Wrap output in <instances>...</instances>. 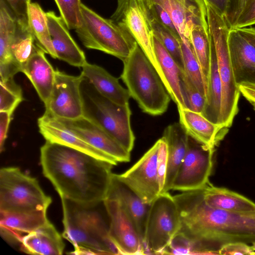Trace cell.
I'll return each mask as SVG.
<instances>
[{"mask_svg":"<svg viewBox=\"0 0 255 255\" xmlns=\"http://www.w3.org/2000/svg\"><path fill=\"white\" fill-rule=\"evenodd\" d=\"M111 19L133 37L158 72L153 34L141 0H117V6Z\"/></svg>","mask_w":255,"mask_h":255,"instance_id":"8fae6325","label":"cell"},{"mask_svg":"<svg viewBox=\"0 0 255 255\" xmlns=\"http://www.w3.org/2000/svg\"><path fill=\"white\" fill-rule=\"evenodd\" d=\"M12 114L6 111L0 112V150H3L5 139Z\"/></svg>","mask_w":255,"mask_h":255,"instance_id":"f6af8a7d","label":"cell"},{"mask_svg":"<svg viewBox=\"0 0 255 255\" xmlns=\"http://www.w3.org/2000/svg\"><path fill=\"white\" fill-rule=\"evenodd\" d=\"M16 25V18L4 0H0V80L13 78L21 72L10 51Z\"/></svg>","mask_w":255,"mask_h":255,"instance_id":"603a6c76","label":"cell"},{"mask_svg":"<svg viewBox=\"0 0 255 255\" xmlns=\"http://www.w3.org/2000/svg\"><path fill=\"white\" fill-rule=\"evenodd\" d=\"M83 116L92 120L130 152L135 136L129 104L120 105L101 95L85 77L81 86Z\"/></svg>","mask_w":255,"mask_h":255,"instance_id":"8992f818","label":"cell"},{"mask_svg":"<svg viewBox=\"0 0 255 255\" xmlns=\"http://www.w3.org/2000/svg\"><path fill=\"white\" fill-rule=\"evenodd\" d=\"M190 42L199 63L206 88L211 59V44L208 28L203 27L193 28L190 34Z\"/></svg>","mask_w":255,"mask_h":255,"instance_id":"d6a6232c","label":"cell"},{"mask_svg":"<svg viewBox=\"0 0 255 255\" xmlns=\"http://www.w3.org/2000/svg\"><path fill=\"white\" fill-rule=\"evenodd\" d=\"M28 23L36 45L45 53L57 59L49 33L45 12L37 2H30L28 9Z\"/></svg>","mask_w":255,"mask_h":255,"instance_id":"4dcf8cb0","label":"cell"},{"mask_svg":"<svg viewBox=\"0 0 255 255\" xmlns=\"http://www.w3.org/2000/svg\"><path fill=\"white\" fill-rule=\"evenodd\" d=\"M46 211L0 212L1 235L6 240L20 243L22 234L30 233L49 221Z\"/></svg>","mask_w":255,"mask_h":255,"instance_id":"44dd1931","label":"cell"},{"mask_svg":"<svg viewBox=\"0 0 255 255\" xmlns=\"http://www.w3.org/2000/svg\"><path fill=\"white\" fill-rule=\"evenodd\" d=\"M16 20L10 51L14 62L21 68L22 71L23 66L39 47L35 43L28 21L17 19Z\"/></svg>","mask_w":255,"mask_h":255,"instance_id":"1f68e13d","label":"cell"},{"mask_svg":"<svg viewBox=\"0 0 255 255\" xmlns=\"http://www.w3.org/2000/svg\"><path fill=\"white\" fill-rule=\"evenodd\" d=\"M23 100L22 89L15 82L13 78L0 80V112L6 111L13 114Z\"/></svg>","mask_w":255,"mask_h":255,"instance_id":"d590c367","label":"cell"},{"mask_svg":"<svg viewBox=\"0 0 255 255\" xmlns=\"http://www.w3.org/2000/svg\"><path fill=\"white\" fill-rule=\"evenodd\" d=\"M104 205L109 222L110 237L121 255H143V245L136 228L121 202L106 196Z\"/></svg>","mask_w":255,"mask_h":255,"instance_id":"5bb4252c","label":"cell"},{"mask_svg":"<svg viewBox=\"0 0 255 255\" xmlns=\"http://www.w3.org/2000/svg\"><path fill=\"white\" fill-rule=\"evenodd\" d=\"M46 15L57 59L72 66L82 67L87 62L84 52L71 36L63 19L53 11L46 12Z\"/></svg>","mask_w":255,"mask_h":255,"instance_id":"d6986e66","label":"cell"},{"mask_svg":"<svg viewBox=\"0 0 255 255\" xmlns=\"http://www.w3.org/2000/svg\"><path fill=\"white\" fill-rule=\"evenodd\" d=\"M85 77L55 70V80L45 112L61 119H74L83 116L81 84Z\"/></svg>","mask_w":255,"mask_h":255,"instance_id":"7c38bea8","label":"cell"},{"mask_svg":"<svg viewBox=\"0 0 255 255\" xmlns=\"http://www.w3.org/2000/svg\"><path fill=\"white\" fill-rule=\"evenodd\" d=\"M204 199L210 207L231 213L255 216V203L242 195L225 188L213 186L210 181L204 187Z\"/></svg>","mask_w":255,"mask_h":255,"instance_id":"83f0119b","label":"cell"},{"mask_svg":"<svg viewBox=\"0 0 255 255\" xmlns=\"http://www.w3.org/2000/svg\"><path fill=\"white\" fill-rule=\"evenodd\" d=\"M177 108L179 123L188 134L210 147L218 146L229 131V128L211 123L201 113L186 108Z\"/></svg>","mask_w":255,"mask_h":255,"instance_id":"7402d4cb","label":"cell"},{"mask_svg":"<svg viewBox=\"0 0 255 255\" xmlns=\"http://www.w3.org/2000/svg\"><path fill=\"white\" fill-rule=\"evenodd\" d=\"M252 246L254 250L255 251V243H254L252 244Z\"/></svg>","mask_w":255,"mask_h":255,"instance_id":"681fc988","label":"cell"},{"mask_svg":"<svg viewBox=\"0 0 255 255\" xmlns=\"http://www.w3.org/2000/svg\"><path fill=\"white\" fill-rule=\"evenodd\" d=\"M123 62L121 78L130 97L144 113L152 116L165 113L171 97L157 70L137 42Z\"/></svg>","mask_w":255,"mask_h":255,"instance_id":"277c9868","label":"cell"},{"mask_svg":"<svg viewBox=\"0 0 255 255\" xmlns=\"http://www.w3.org/2000/svg\"><path fill=\"white\" fill-rule=\"evenodd\" d=\"M164 254L193 255V249L190 242L178 232L162 252Z\"/></svg>","mask_w":255,"mask_h":255,"instance_id":"f35d334b","label":"cell"},{"mask_svg":"<svg viewBox=\"0 0 255 255\" xmlns=\"http://www.w3.org/2000/svg\"><path fill=\"white\" fill-rule=\"evenodd\" d=\"M162 137L167 146V168L162 193L172 190L174 179L186 152L189 135L180 123L169 125Z\"/></svg>","mask_w":255,"mask_h":255,"instance_id":"d4e9b609","label":"cell"},{"mask_svg":"<svg viewBox=\"0 0 255 255\" xmlns=\"http://www.w3.org/2000/svg\"><path fill=\"white\" fill-rule=\"evenodd\" d=\"M230 58L236 83L255 84V47L237 29L230 30Z\"/></svg>","mask_w":255,"mask_h":255,"instance_id":"ac0fdd59","label":"cell"},{"mask_svg":"<svg viewBox=\"0 0 255 255\" xmlns=\"http://www.w3.org/2000/svg\"><path fill=\"white\" fill-rule=\"evenodd\" d=\"M17 19L28 21V9L31 0H4Z\"/></svg>","mask_w":255,"mask_h":255,"instance_id":"ee69618b","label":"cell"},{"mask_svg":"<svg viewBox=\"0 0 255 255\" xmlns=\"http://www.w3.org/2000/svg\"><path fill=\"white\" fill-rule=\"evenodd\" d=\"M82 68L81 74L101 95L118 105L129 104V92L121 86L118 79L103 67L88 62Z\"/></svg>","mask_w":255,"mask_h":255,"instance_id":"f1b7e54d","label":"cell"},{"mask_svg":"<svg viewBox=\"0 0 255 255\" xmlns=\"http://www.w3.org/2000/svg\"><path fill=\"white\" fill-rule=\"evenodd\" d=\"M206 4L209 36L215 48L222 85L221 126L230 128L239 112L240 91L231 63L228 36L230 29L224 17Z\"/></svg>","mask_w":255,"mask_h":255,"instance_id":"5b68a950","label":"cell"},{"mask_svg":"<svg viewBox=\"0 0 255 255\" xmlns=\"http://www.w3.org/2000/svg\"><path fill=\"white\" fill-rule=\"evenodd\" d=\"M69 29H76L82 25L81 0H54Z\"/></svg>","mask_w":255,"mask_h":255,"instance_id":"74e56055","label":"cell"},{"mask_svg":"<svg viewBox=\"0 0 255 255\" xmlns=\"http://www.w3.org/2000/svg\"><path fill=\"white\" fill-rule=\"evenodd\" d=\"M219 255H255V251L247 243L233 242L223 244L219 250Z\"/></svg>","mask_w":255,"mask_h":255,"instance_id":"60d3db41","label":"cell"},{"mask_svg":"<svg viewBox=\"0 0 255 255\" xmlns=\"http://www.w3.org/2000/svg\"><path fill=\"white\" fill-rule=\"evenodd\" d=\"M45 53L38 48L23 66L21 72L29 79L46 106L53 89L55 70L46 59Z\"/></svg>","mask_w":255,"mask_h":255,"instance_id":"cb8c5ba5","label":"cell"},{"mask_svg":"<svg viewBox=\"0 0 255 255\" xmlns=\"http://www.w3.org/2000/svg\"><path fill=\"white\" fill-rule=\"evenodd\" d=\"M153 34L173 58L179 67L184 70L182 50L179 40L167 28L158 22L149 21Z\"/></svg>","mask_w":255,"mask_h":255,"instance_id":"e575fe53","label":"cell"},{"mask_svg":"<svg viewBox=\"0 0 255 255\" xmlns=\"http://www.w3.org/2000/svg\"><path fill=\"white\" fill-rule=\"evenodd\" d=\"M170 15L182 41L190 42L192 29L208 28L206 4L203 0H150Z\"/></svg>","mask_w":255,"mask_h":255,"instance_id":"2e32d148","label":"cell"},{"mask_svg":"<svg viewBox=\"0 0 255 255\" xmlns=\"http://www.w3.org/2000/svg\"><path fill=\"white\" fill-rule=\"evenodd\" d=\"M40 162L60 198L83 203L104 200L114 166L111 163L49 141L40 148Z\"/></svg>","mask_w":255,"mask_h":255,"instance_id":"7a4b0ae2","label":"cell"},{"mask_svg":"<svg viewBox=\"0 0 255 255\" xmlns=\"http://www.w3.org/2000/svg\"><path fill=\"white\" fill-rule=\"evenodd\" d=\"M253 25H255V0H247L232 29H240Z\"/></svg>","mask_w":255,"mask_h":255,"instance_id":"ab89813d","label":"cell"},{"mask_svg":"<svg viewBox=\"0 0 255 255\" xmlns=\"http://www.w3.org/2000/svg\"><path fill=\"white\" fill-rule=\"evenodd\" d=\"M39 130L46 141L61 144L116 165L118 162L97 149L76 135L57 118L45 112L37 121Z\"/></svg>","mask_w":255,"mask_h":255,"instance_id":"e0dca14e","label":"cell"},{"mask_svg":"<svg viewBox=\"0 0 255 255\" xmlns=\"http://www.w3.org/2000/svg\"><path fill=\"white\" fill-rule=\"evenodd\" d=\"M62 236L49 221L37 230L23 236L20 242V250L31 255H62L65 248Z\"/></svg>","mask_w":255,"mask_h":255,"instance_id":"484cf974","label":"cell"},{"mask_svg":"<svg viewBox=\"0 0 255 255\" xmlns=\"http://www.w3.org/2000/svg\"><path fill=\"white\" fill-rule=\"evenodd\" d=\"M237 29L255 47V28L245 27Z\"/></svg>","mask_w":255,"mask_h":255,"instance_id":"c3c4849f","label":"cell"},{"mask_svg":"<svg viewBox=\"0 0 255 255\" xmlns=\"http://www.w3.org/2000/svg\"><path fill=\"white\" fill-rule=\"evenodd\" d=\"M57 118L87 143L118 162L130 160V152L89 118L84 116L74 119Z\"/></svg>","mask_w":255,"mask_h":255,"instance_id":"9a60e30c","label":"cell"},{"mask_svg":"<svg viewBox=\"0 0 255 255\" xmlns=\"http://www.w3.org/2000/svg\"><path fill=\"white\" fill-rule=\"evenodd\" d=\"M205 3L211 6L221 15L224 16L228 0H203Z\"/></svg>","mask_w":255,"mask_h":255,"instance_id":"7dc6e473","label":"cell"},{"mask_svg":"<svg viewBox=\"0 0 255 255\" xmlns=\"http://www.w3.org/2000/svg\"><path fill=\"white\" fill-rule=\"evenodd\" d=\"M106 196L119 200L132 220L144 245L145 227L150 204L141 198L121 178L118 174L111 175Z\"/></svg>","mask_w":255,"mask_h":255,"instance_id":"ffe728a7","label":"cell"},{"mask_svg":"<svg viewBox=\"0 0 255 255\" xmlns=\"http://www.w3.org/2000/svg\"><path fill=\"white\" fill-rule=\"evenodd\" d=\"M215 148L189 135L184 158L174 179L172 190L181 192L201 188L209 182L212 172Z\"/></svg>","mask_w":255,"mask_h":255,"instance_id":"30bf717a","label":"cell"},{"mask_svg":"<svg viewBox=\"0 0 255 255\" xmlns=\"http://www.w3.org/2000/svg\"><path fill=\"white\" fill-rule=\"evenodd\" d=\"M52 202L37 179L16 167L0 170V212L46 210Z\"/></svg>","mask_w":255,"mask_h":255,"instance_id":"ba28073f","label":"cell"},{"mask_svg":"<svg viewBox=\"0 0 255 255\" xmlns=\"http://www.w3.org/2000/svg\"><path fill=\"white\" fill-rule=\"evenodd\" d=\"M238 87L241 94L252 105L255 111V84L242 83L240 84Z\"/></svg>","mask_w":255,"mask_h":255,"instance_id":"bcb514c9","label":"cell"},{"mask_svg":"<svg viewBox=\"0 0 255 255\" xmlns=\"http://www.w3.org/2000/svg\"><path fill=\"white\" fill-rule=\"evenodd\" d=\"M153 45L157 63L158 73L171 99L177 107L186 108L181 89L183 71L166 50L160 41L153 35Z\"/></svg>","mask_w":255,"mask_h":255,"instance_id":"4316f807","label":"cell"},{"mask_svg":"<svg viewBox=\"0 0 255 255\" xmlns=\"http://www.w3.org/2000/svg\"><path fill=\"white\" fill-rule=\"evenodd\" d=\"M210 67L206 85V104L201 114L211 123L221 126L222 85L215 46L210 37Z\"/></svg>","mask_w":255,"mask_h":255,"instance_id":"f546056e","label":"cell"},{"mask_svg":"<svg viewBox=\"0 0 255 255\" xmlns=\"http://www.w3.org/2000/svg\"><path fill=\"white\" fill-rule=\"evenodd\" d=\"M204 187L173 196L180 218L178 233L190 242L194 255H219L221 246L229 242L255 243V216L209 206Z\"/></svg>","mask_w":255,"mask_h":255,"instance_id":"6da1fadb","label":"cell"},{"mask_svg":"<svg viewBox=\"0 0 255 255\" xmlns=\"http://www.w3.org/2000/svg\"><path fill=\"white\" fill-rule=\"evenodd\" d=\"M82 25L75 29L83 45L88 49L103 51L124 61L136 42L111 19H106L81 4Z\"/></svg>","mask_w":255,"mask_h":255,"instance_id":"52a82bcc","label":"cell"},{"mask_svg":"<svg viewBox=\"0 0 255 255\" xmlns=\"http://www.w3.org/2000/svg\"><path fill=\"white\" fill-rule=\"evenodd\" d=\"M184 71L198 91L206 96V88L201 69L191 42H180Z\"/></svg>","mask_w":255,"mask_h":255,"instance_id":"836d02e7","label":"cell"},{"mask_svg":"<svg viewBox=\"0 0 255 255\" xmlns=\"http://www.w3.org/2000/svg\"><path fill=\"white\" fill-rule=\"evenodd\" d=\"M160 145L158 157V173L160 186V194L164 188L167 168L168 155L167 146L164 139H159Z\"/></svg>","mask_w":255,"mask_h":255,"instance_id":"b9f144b4","label":"cell"},{"mask_svg":"<svg viewBox=\"0 0 255 255\" xmlns=\"http://www.w3.org/2000/svg\"><path fill=\"white\" fill-rule=\"evenodd\" d=\"M158 139L130 168L119 177L145 203L150 204L160 194L158 173Z\"/></svg>","mask_w":255,"mask_h":255,"instance_id":"4fadbf2b","label":"cell"},{"mask_svg":"<svg viewBox=\"0 0 255 255\" xmlns=\"http://www.w3.org/2000/svg\"><path fill=\"white\" fill-rule=\"evenodd\" d=\"M181 226L178 209L168 192L160 194L150 204L146 221L143 255L162 254Z\"/></svg>","mask_w":255,"mask_h":255,"instance_id":"9c48e42d","label":"cell"},{"mask_svg":"<svg viewBox=\"0 0 255 255\" xmlns=\"http://www.w3.org/2000/svg\"><path fill=\"white\" fill-rule=\"evenodd\" d=\"M247 0H228L227 9L224 17L230 29L235 25Z\"/></svg>","mask_w":255,"mask_h":255,"instance_id":"7bdbcfd3","label":"cell"},{"mask_svg":"<svg viewBox=\"0 0 255 255\" xmlns=\"http://www.w3.org/2000/svg\"><path fill=\"white\" fill-rule=\"evenodd\" d=\"M181 89L186 109L201 114L206 104V97L198 91L185 71L181 74Z\"/></svg>","mask_w":255,"mask_h":255,"instance_id":"8d00e7d4","label":"cell"},{"mask_svg":"<svg viewBox=\"0 0 255 255\" xmlns=\"http://www.w3.org/2000/svg\"><path fill=\"white\" fill-rule=\"evenodd\" d=\"M64 230L62 237L74 246L68 254L121 255L111 240L107 223L100 208L102 202L83 203L61 198Z\"/></svg>","mask_w":255,"mask_h":255,"instance_id":"3957f363","label":"cell"}]
</instances>
